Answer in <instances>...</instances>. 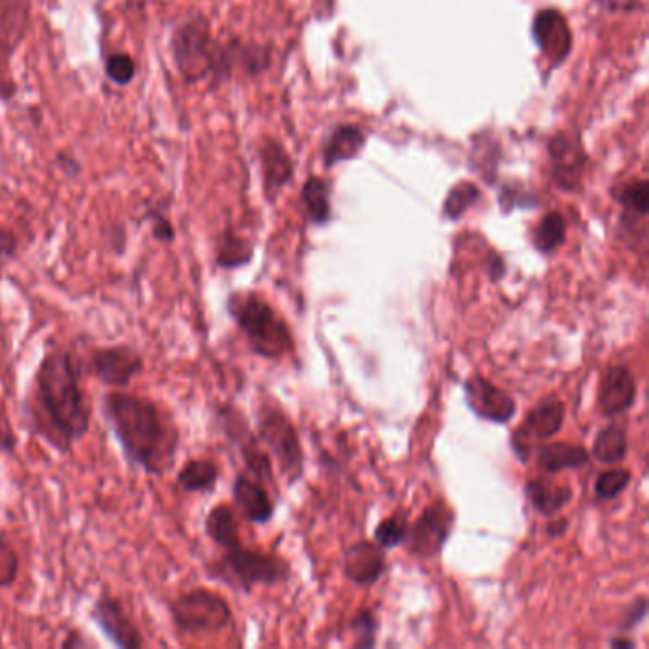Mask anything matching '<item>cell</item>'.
Here are the masks:
<instances>
[{"label":"cell","instance_id":"cell-5","mask_svg":"<svg viewBox=\"0 0 649 649\" xmlns=\"http://www.w3.org/2000/svg\"><path fill=\"white\" fill-rule=\"evenodd\" d=\"M172 626L179 636H214L233 625L229 602L210 588L197 587L170 598Z\"/></svg>","mask_w":649,"mask_h":649},{"label":"cell","instance_id":"cell-11","mask_svg":"<svg viewBox=\"0 0 649 649\" xmlns=\"http://www.w3.org/2000/svg\"><path fill=\"white\" fill-rule=\"evenodd\" d=\"M453 526V511L444 501L428 504L420 519L415 520L405 537V545L413 557L430 560L438 557L448 541Z\"/></svg>","mask_w":649,"mask_h":649},{"label":"cell","instance_id":"cell-30","mask_svg":"<svg viewBox=\"0 0 649 649\" xmlns=\"http://www.w3.org/2000/svg\"><path fill=\"white\" fill-rule=\"evenodd\" d=\"M617 202L625 210V217L646 220L649 212V185L646 179H638L619 189Z\"/></svg>","mask_w":649,"mask_h":649},{"label":"cell","instance_id":"cell-17","mask_svg":"<svg viewBox=\"0 0 649 649\" xmlns=\"http://www.w3.org/2000/svg\"><path fill=\"white\" fill-rule=\"evenodd\" d=\"M233 501L237 504L238 511L242 512L245 519L250 520L252 524H267L269 520L273 519L275 507L267 489L250 474H237V478L233 482Z\"/></svg>","mask_w":649,"mask_h":649},{"label":"cell","instance_id":"cell-40","mask_svg":"<svg viewBox=\"0 0 649 649\" xmlns=\"http://www.w3.org/2000/svg\"><path fill=\"white\" fill-rule=\"evenodd\" d=\"M646 613H648V600L641 596L636 602L631 603V606L626 608L621 626H623L625 631H633L634 626L640 625L641 621L646 619Z\"/></svg>","mask_w":649,"mask_h":649},{"label":"cell","instance_id":"cell-36","mask_svg":"<svg viewBox=\"0 0 649 649\" xmlns=\"http://www.w3.org/2000/svg\"><path fill=\"white\" fill-rule=\"evenodd\" d=\"M352 634H354V648H374L375 646V623L374 613L370 610L360 611L357 617L352 619Z\"/></svg>","mask_w":649,"mask_h":649},{"label":"cell","instance_id":"cell-15","mask_svg":"<svg viewBox=\"0 0 649 649\" xmlns=\"http://www.w3.org/2000/svg\"><path fill=\"white\" fill-rule=\"evenodd\" d=\"M534 39L542 54L554 65H560L572 52V33L564 16L557 10H542L534 22Z\"/></svg>","mask_w":649,"mask_h":649},{"label":"cell","instance_id":"cell-23","mask_svg":"<svg viewBox=\"0 0 649 649\" xmlns=\"http://www.w3.org/2000/svg\"><path fill=\"white\" fill-rule=\"evenodd\" d=\"M204 534L220 549L227 550L242 545L237 514L229 504H215L204 519Z\"/></svg>","mask_w":649,"mask_h":649},{"label":"cell","instance_id":"cell-13","mask_svg":"<svg viewBox=\"0 0 649 649\" xmlns=\"http://www.w3.org/2000/svg\"><path fill=\"white\" fill-rule=\"evenodd\" d=\"M465 398L466 405L480 420L491 423H509L516 413L514 398L482 375H474L465 383Z\"/></svg>","mask_w":649,"mask_h":649},{"label":"cell","instance_id":"cell-28","mask_svg":"<svg viewBox=\"0 0 649 649\" xmlns=\"http://www.w3.org/2000/svg\"><path fill=\"white\" fill-rule=\"evenodd\" d=\"M301 200L305 204L311 222L316 223V225H324L328 222L329 215H332V207H329L328 184L324 179L309 177L307 184L303 185Z\"/></svg>","mask_w":649,"mask_h":649},{"label":"cell","instance_id":"cell-6","mask_svg":"<svg viewBox=\"0 0 649 649\" xmlns=\"http://www.w3.org/2000/svg\"><path fill=\"white\" fill-rule=\"evenodd\" d=\"M172 55L177 71L187 83H199L210 73H215L220 50L202 17H192L177 27L172 37Z\"/></svg>","mask_w":649,"mask_h":649},{"label":"cell","instance_id":"cell-7","mask_svg":"<svg viewBox=\"0 0 649 649\" xmlns=\"http://www.w3.org/2000/svg\"><path fill=\"white\" fill-rule=\"evenodd\" d=\"M83 366L86 375H92L109 389L126 390L146 372V357L130 344L93 347Z\"/></svg>","mask_w":649,"mask_h":649},{"label":"cell","instance_id":"cell-21","mask_svg":"<svg viewBox=\"0 0 649 649\" xmlns=\"http://www.w3.org/2000/svg\"><path fill=\"white\" fill-rule=\"evenodd\" d=\"M526 496L539 514L554 516L572 503L573 489L570 486H564V484L535 478V480L527 482Z\"/></svg>","mask_w":649,"mask_h":649},{"label":"cell","instance_id":"cell-34","mask_svg":"<svg viewBox=\"0 0 649 649\" xmlns=\"http://www.w3.org/2000/svg\"><path fill=\"white\" fill-rule=\"evenodd\" d=\"M20 575V554L9 535L0 532V590L16 585Z\"/></svg>","mask_w":649,"mask_h":649},{"label":"cell","instance_id":"cell-22","mask_svg":"<svg viewBox=\"0 0 649 649\" xmlns=\"http://www.w3.org/2000/svg\"><path fill=\"white\" fill-rule=\"evenodd\" d=\"M537 466L542 473H562L567 469H581L588 463V451L579 444L552 442L537 451Z\"/></svg>","mask_w":649,"mask_h":649},{"label":"cell","instance_id":"cell-31","mask_svg":"<svg viewBox=\"0 0 649 649\" xmlns=\"http://www.w3.org/2000/svg\"><path fill=\"white\" fill-rule=\"evenodd\" d=\"M478 199H480V189L476 185L459 184L455 189H451L448 199L444 202V215L448 220H459L469 208L476 204Z\"/></svg>","mask_w":649,"mask_h":649},{"label":"cell","instance_id":"cell-41","mask_svg":"<svg viewBox=\"0 0 649 649\" xmlns=\"http://www.w3.org/2000/svg\"><path fill=\"white\" fill-rule=\"evenodd\" d=\"M92 641L88 640L80 631H70L62 641L63 649L92 648Z\"/></svg>","mask_w":649,"mask_h":649},{"label":"cell","instance_id":"cell-14","mask_svg":"<svg viewBox=\"0 0 649 649\" xmlns=\"http://www.w3.org/2000/svg\"><path fill=\"white\" fill-rule=\"evenodd\" d=\"M636 400L634 375L626 366H610L603 372L598 385L596 405L603 417H617L628 412Z\"/></svg>","mask_w":649,"mask_h":649},{"label":"cell","instance_id":"cell-24","mask_svg":"<svg viewBox=\"0 0 649 649\" xmlns=\"http://www.w3.org/2000/svg\"><path fill=\"white\" fill-rule=\"evenodd\" d=\"M261 164H263V177H265V189L269 197H275L276 192L283 189L284 185L290 182L294 176V164L290 157L286 154L278 143L269 141L261 149Z\"/></svg>","mask_w":649,"mask_h":649},{"label":"cell","instance_id":"cell-25","mask_svg":"<svg viewBox=\"0 0 649 649\" xmlns=\"http://www.w3.org/2000/svg\"><path fill=\"white\" fill-rule=\"evenodd\" d=\"M253 258V246L246 238L238 237L233 229H227L220 237L215 250V265L225 271L245 267Z\"/></svg>","mask_w":649,"mask_h":649},{"label":"cell","instance_id":"cell-4","mask_svg":"<svg viewBox=\"0 0 649 649\" xmlns=\"http://www.w3.org/2000/svg\"><path fill=\"white\" fill-rule=\"evenodd\" d=\"M208 579L217 581L227 587L252 592L258 585H278L288 579L290 565L283 558L265 554L261 550L245 549L242 545L223 550L222 557L204 565Z\"/></svg>","mask_w":649,"mask_h":649},{"label":"cell","instance_id":"cell-43","mask_svg":"<svg viewBox=\"0 0 649 649\" xmlns=\"http://www.w3.org/2000/svg\"><path fill=\"white\" fill-rule=\"evenodd\" d=\"M12 93H14V85L2 75V70H0V100H7Z\"/></svg>","mask_w":649,"mask_h":649},{"label":"cell","instance_id":"cell-46","mask_svg":"<svg viewBox=\"0 0 649 649\" xmlns=\"http://www.w3.org/2000/svg\"><path fill=\"white\" fill-rule=\"evenodd\" d=\"M128 2H136V4H141V0H128Z\"/></svg>","mask_w":649,"mask_h":649},{"label":"cell","instance_id":"cell-45","mask_svg":"<svg viewBox=\"0 0 649 649\" xmlns=\"http://www.w3.org/2000/svg\"><path fill=\"white\" fill-rule=\"evenodd\" d=\"M611 648H634V640H625V638H613L610 641Z\"/></svg>","mask_w":649,"mask_h":649},{"label":"cell","instance_id":"cell-27","mask_svg":"<svg viewBox=\"0 0 649 649\" xmlns=\"http://www.w3.org/2000/svg\"><path fill=\"white\" fill-rule=\"evenodd\" d=\"M592 455L602 465H617L626 455L625 428L611 423L610 427L602 428L592 442Z\"/></svg>","mask_w":649,"mask_h":649},{"label":"cell","instance_id":"cell-2","mask_svg":"<svg viewBox=\"0 0 649 649\" xmlns=\"http://www.w3.org/2000/svg\"><path fill=\"white\" fill-rule=\"evenodd\" d=\"M101 413L132 469L161 478L176 466L182 430L157 400L111 390L101 397Z\"/></svg>","mask_w":649,"mask_h":649},{"label":"cell","instance_id":"cell-3","mask_svg":"<svg viewBox=\"0 0 649 649\" xmlns=\"http://www.w3.org/2000/svg\"><path fill=\"white\" fill-rule=\"evenodd\" d=\"M227 313L253 354L261 359H283L294 347L291 332L265 299L255 291H233L227 298Z\"/></svg>","mask_w":649,"mask_h":649},{"label":"cell","instance_id":"cell-42","mask_svg":"<svg viewBox=\"0 0 649 649\" xmlns=\"http://www.w3.org/2000/svg\"><path fill=\"white\" fill-rule=\"evenodd\" d=\"M504 275V263L499 255L491 258V265H489V276L494 283H499Z\"/></svg>","mask_w":649,"mask_h":649},{"label":"cell","instance_id":"cell-32","mask_svg":"<svg viewBox=\"0 0 649 649\" xmlns=\"http://www.w3.org/2000/svg\"><path fill=\"white\" fill-rule=\"evenodd\" d=\"M631 471L625 469H611V471H603L602 474H598V478L595 482V494L598 499L602 501H611L615 497L621 496L628 484H631Z\"/></svg>","mask_w":649,"mask_h":649},{"label":"cell","instance_id":"cell-8","mask_svg":"<svg viewBox=\"0 0 649 649\" xmlns=\"http://www.w3.org/2000/svg\"><path fill=\"white\" fill-rule=\"evenodd\" d=\"M258 438L269 446L278 459L284 473L296 478L303 465V451L299 444L298 430L290 417L273 404L260 405L258 410Z\"/></svg>","mask_w":649,"mask_h":649},{"label":"cell","instance_id":"cell-29","mask_svg":"<svg viewBox=\"0 0 649 649\" xmlns=\"http://www.w3.org/2000/svg\"><path fill=\"white\" fill-rule=\"evenodd\" d=\"M565 240L564 215L550 212L545 215L534 233V246L541 253H552Z\"/></svg>","mask_w":649,"mask_h":649},{"label":"cell","instance_id":"cell-19","mask_svg":"<svg viewBox=\"0 0 649 649\" xmlns=\"http://www.w3.org/2000/svg\"><path fill=\"white\" fill-rule=\"evenodd\" d=\"M220 482V466L210 459L197 458L185 461L176 474V486L187 496L212 494Z\"/></svg>","mask_w":649,"mask_h":649},{"label":"cell","instance_id":"cell-10","mask_svg":"<svg viewBox=\"0 0 649 649\" xmlns=\"http://www.w3.org/2000/svg\"><path fill=\"white\" fill-rule=\"evenodd\" d=\"M217 421L222 425L223 433L229 438V442L237 448L240 458L245 461L248 473L252 474L255 480L273 482V466L267 453L261 450L258 436L253 435L245 415L238 412L233 404L220 405L217 408Z\"/></svg>","mask_w":649,"mask_h":649},{"label":"cell","instance_id":"cell-18","mask_svg":"<svg viewBox=\"0 0 649 649\" xmlns=\"http://www.w3.org/2000/svg\"><path fill=\"white\" fill-rule=\"evenodd\" d=\"M550 159L554 169V179L562 189L572 191L573 187L579 185L587 157L583 153L577 139L565 138V136L552 139Z\"/></svg>","mask_w":649,"mask_h":649},{"label":"cell","instance_id":"cell-33","mask_svg":"<svg viewBox=\"0 0 649 649\" xmlns=\"http://www.w3.org/2000/svg\"><path fill=\"white\" fill-rule=\"evenodd\" d=\"M408 520L404 519V514H397V516H390V519L383 520L379 526L375 527V542L382 547V549H395L404 545L405 537H408Z\"/></svg>","mask_w":649,"mask_h":649},{"label":"cell","instance_id":"cell-12","mask_svg":"<svg viewBox=\"0 0 649 649\" xmlns=\"http://www.w3.org/2000/svg\"><path fill=\"white\" fill-rule=\"evenodd\" d=\"M565 405L560 398H545L527 413L524 423L512 436V450L516 451L520 461H527L532 455L535 442L549 440L564 427Z\"/></svg>","mask_w":649,"mask_h":649},{"label":"cell","instance_id":"cell-9","mask_svg":"<svg viewBox=\"0 0 649 649\" xmlns=\"http://www.w3.org/2000/svg\"><path fill=\"white\" fill-rule=\"evenodd\" d=\"M93 625L98 626L105 638L118 649H143L146 636L136 625L130 613L124 608L123 600L103 590L88 611Z\"/></svg>","mask_w":649,"mask_h":649},{"label":"cell","instance_id":"cell-39","mask_svg":"<svg viewBox=\"0 0 649 649\" xmlns=\"http://www.w3.org/2000/svg\"><path fill=\"white\" fill-rule=\"evenodd\" d=\"M17 248H20V240L16 233L7 227H0V271L7 267V263L16 260Z\"/></svg>","mask_w":649,"mask_h":649},{"label":"cell","instance_id":"cell-1","mask_svg":"<svg viewBox=\"0 0 649 649\" xmlns=\"http://www.w3.org/2000/svg\"><path fill=\"white\" fill-rule=\"evenodd\" d=\"M85 375L83 359L65 347L48 349L33 374L24 400V425L58 453H70L92 427Z\"/></svg>","mask_w":649,"mask_h":649},{"label":"cell","instance_id":"cell-20","mask_svg":"<svg viewBox=\"0 0 649 649\" xmlns=\"http://www.w3.org/2000/svg\"><path fill=\"white\" fill-rule=\"evenodd\" d=\"M364 143H366V136L359 126L354 124L337 126L324 143V151H322L324 166L332 169L337 162L351 161L354 157H359L360 151L364 149Z\"/></svg>","mask_w":649,"mask_h":649},{"label":"cell","instance_id":"cell-37","mask_svg":"<svg viewBox=\"0 0 649 649\" xmlns=\"http://www.w3.org/2000/svg\"><path fill=\"white\" fill-rule=\"evenodd\" d=\"M105 71L115 85H128L136 77V63L128 54H113L108 60Z\"/></svg>","mask_w":649,"mask_h":649},{"label":"cell","instance_id":"cell-38","mask_svg":"<svg viewBox=\"0 0 649 649\" xmlns=\"http://www.w3.org/2000/svg\"><path fill=\"white\" fill-rule=\"evenodd\" d=\"M147 220L153 225V238L157 242L162 245H172L176 240V229L170 222L166 215H162L161 212H149Z\"/></svg>","mask_w":649,"mask_h":649},{"label":"cell","instance_id":"cell-26","mask_svg":"<svg viewBox=\"0 0 649 649\" xmlns=\"http://www.w3.org/2000/svg\"><path fill=\"white\" fill-rule=\"evenodd\" d=\"M27 12L17 0H0V50L12 52L24 37Z\"/></svg>","mask_w":649,"mask_h":649},{"label":"cell","instance_id":"cell-16","mask_svg":"<svg viewBox=\"0 0 649 649\" xmlns=\"http://www.w3.org/2000/svg\"><path fill=\"white\" fill-rule=\"evenodd\" d=\"M385 567V554L377 542H357L345 550L344 572L354 585H374L375 581L382 577Z\"/></svg>","mask_w":649,"mask_h":649},{"label":"cell","instance_id":"cell-35","mask_svg":"<svg viewBox=\"0 0 649 649\" xmlns=\"http://www.w3.org/2000/svg\"><path fill=\"white\" fill-rule=\"evenodd\" d=\"M17 440L14 421L10 417L9 404L0 397V455L2 458H16Z\"/></svg>","mask_w":649,"mask_h":649},{"label":"cell","instance_id":"cell-44","mask_svg":"<svg viewBox=\"0 0 649 649\" xmlns=\"http://www.w3.org/2000/svg\"><path fill=\"white\" fill-rule=\"evenodd\" d=\"M567 529V520H560V522H552L549 526L550 537H558V535L565 534Z\"/></svg>","mask_w":649,"mask_h":649}]
</instances>
